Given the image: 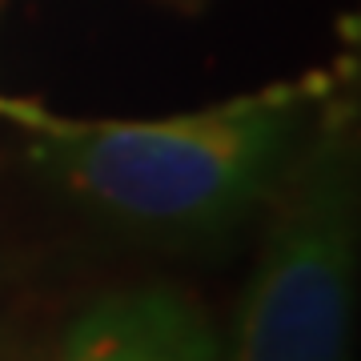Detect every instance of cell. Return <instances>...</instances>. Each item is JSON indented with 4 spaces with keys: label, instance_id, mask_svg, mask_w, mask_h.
<instances>
[{
    "label": "cell",
    "instance_id": "7a4b0ae2",
    "mask_svg": "<svg viewBox=\"0 0 361 361\" xmlns=\"http://www.w3.org/2000/svg\"><path fill=\"white\" fill-rule=\"evenodd\" d=\"M357 273V189L345 133L285 185L225 361H345Z\"/></svg>",
    "mask_w": 361,
    "mask_h": 361
},
{
    "label": "cell",
    "instance_id": "3957f363",
    "mask_svg": "<svg viewBox=\"0 0 361 361\" xmlns=\"http://www.w3.org/2000/svg\"><path fill=\"white\" fill-rule=\"evenodd\" d=\"M56 361H225V349L185 297L129 289L80 313Z\"/></svg>",
    "mask_w": 361,
    "mask_h": 361
},
{
    "label": "cell",
    "instance_id": "6da1fadb",
    "mask_svg": "<svg viewBox=\"0 0 361 361\" xmlns=\"http://www.w3.org/2000/svg\"><path fill=\"white\" fill-rule=\"evenodd\" d=\"M310 97V85H269L157 121L44 113L28 137L32 157L89 205L149 229H205L269 193Z\"/></svg>",
    "mask_w": 361,
    "mask_h": 361
},
{
    "label": "cell",
    "instance_id": "277c9868",
    "mask_svg": "<svg viewBox=\"0 0 361 361\" xmlns=\"http://www.w3.org/2000/svg\"><path fill=\"white\" fill-rule=\"evenodd\" d=\"M0 116H13V121H20V125H28V129H32V125H37L44 113H40V109H28V104H20V101L0 97Z\"/></svg>",
    "mask_w": 361,
    "mask_h": 361
}]
</instances>
